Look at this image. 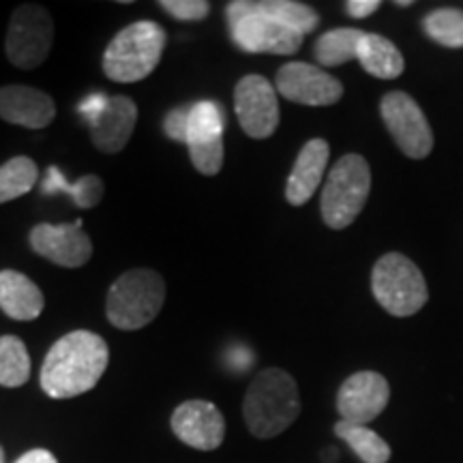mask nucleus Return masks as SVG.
<instances>
[{
	"label": "nucleus",
	"mask_w": 463,
	"mask_h": 463,
	"mask_svg": "<svg viewBox=\"0 0 463 463\" xmlns=\"http://www.w3.org/2000/svg\"><path fill=\"white\" fill-rule=\"evenodd\" d=\"M109 361L108 344L90 331H73L50 347L42 389L52 399H71L95 389Z\"/></svg>",
	"instance_id": "1"
},
{
	"label": "nucleus",
	"mask_w": 463,
	"mask_h": 463,
	"mask_svg": "<svg viewBox=\"0 0 463 463\" xmlns=\"http://www.w3.org/2000/svg\"><path fill=\"white\" fill-rule=\"evenodd\" d=\"M298 386L288 372L269 367L251 380L242 403V416L253 436L260 439L279 436L298 419Z\"/></svg>",
	"instance_id": "2"
},
{
	"label": "nucleus",
	"mask_w": 463,
	"mask_h": 463,
	"mask_svg": "<svg viewBox=\"0 0 463 463\" xmlns=\"http://www.w3.org/2000/svg\"><path fill=\"white\" fill-rule=\"evenodd\" d=\"M165 42V31L157 22H133L109 42L103 73L118 84L140 82L157 69Z\"/></svg>",
	"instance_id": "3"
},
{
	"label": "nucleus",
	"mask_w": 463,
	"mask_h": 463,
	"mask_svg": "<svg viewBox=\"0 0 463 463\" xmlns=\"http://www.w3.org/2000/svg\"><path fill=\"white\" fill-rule=\"evenodd\" d=\"M232 42L249 54H297L305 34L283 24L260 0H236L225 9Z\"/></svg>",
	"instance_id": "4"
},
{
	"label": "nucleus",
	"mask_w": 463,
	"mask_h": 463,
	"mask_svg": "<svg viewBox=\"0 0 463 463\" xmlns=\"http://www.w3.org/2000/svg\"><path fill=\"white\" fill-rule=\"evenodd\" d=\"M165 303V281L157 270L133 269L120 275L108 292V320L120 331H137L159 316Z\"/></svg>",
	"instance_id": "5"
},
{
	"label": "nucleus",
	"mask_w": 463,
	"mask_h": 463,
	"mask_svg": "<svg viewBox=\"0 0 463 463\" xmlns=\"http://www.w3.org/2000/svg\"><path fill=\"white\" fill-rule=\"evenodd\" d=\"M372 191V170L361 155H345L333 165L322 191V219L328 228L344 230L367 204Z\"/></svg>",
	"instance_id": "6"
},
{
	"label": "nucleus",
	"mask_w": 463,
	"mask_h": 463,
	"mask_svg": "<svg viewBox=\"0 0 463 463\" xmlns=\"http://www.w3.org/2000/svg\"><path fill=\"white\" fill-rule=\"evenodd\" d=\"M372 292L378 303L395 317L414 316L430 298L420 269L403 253H386L372 270Z\"/></svg>",
	"instance_id": "7"
},
{
	"label": "nucleus",
	"mask_w": 463,
	"mask_h": 463,
	"mask_svg": "<svg viewBox=\"0 0 463 463\" xmlns=\"http://www.w3.org/2000/svg\"><path fill=\"white\" fill-rule=\"evenodd\" d=\"M52 43H54V22L48 9L37 3H26L14 11L9 20L7 43H5L11 65L24 71L42 67Z\"/></svg>",
	"instance_id": "8"
},
{
	"label": "nucleus",
	"mask_w": 463,
	"mask_h": 463,
	"mask_svg": "<svg viewBox=\"0 0 463 463\" xmlns=\"http://www.w3.org/2000/svg\"><path fill=\"white\" fill-rule=\"evenodd\" d=\"M382 120L405 157L425 159L433 150V131L425 114L405 92H389L380 103Z\"/></svg>",
	"instance_id": "9"
},
{
	"label": "nucleus",
	"mask_w": 463,
	"mask_h": 463,
	"mask_svg": "<svg viewBox=\"0 0 463 463\" xmlns=\"http://www.w3.org/2000/svg\"><path fill=\"white\" fill-rule=\"evenodd\" d=\"M187 148L191 164L204 176H215L223 167V112L215 101H198L189 109Z\"/></svg>",
	"instance_id": "10"
},
{
	"label": "nucleus",
	"mask_w": 463,
	"mask_h": 463,
	"mask_svg": "<svg viewBox=\"0 0 463 463\" xmlns=\"http://www.w3.org/2000/svg\"><path fill=\"white\" fill-rule=\"evenodd\" d=\"M236 118L253 140H266L279 127V101L273 84L262 75H245L234 89Z\"/></svg>",
	"instance_id": "11"
},
{
	"label": "nucleus",
	"mask_w": 463,
	"mask_h": 463,
	"mask_svg": "<svg viewBox=\"0 0 463 463\" xmlns=\"http://www.w3.org/2000/svg\"><path fill=\"white\" fill-rule=\"evenodd\" d=\"M277 90L288 101L300 106H335L344 97V84L331 73L309 62H288L277 71Z\"/></svg>",
	"instance_id": "12"
},
{
	"label": "nucleus",
	"mask_w": 463,
	"mask_h": 463,
	"mask_svg": "<svg viewBox=\"0 0 463 463\" xmlns=\"http://www.w3.org/2000/svg\"><path fill=\"white\" fill-rule=\"evenodd\" d=\"M34 253L62 269H80L92 256V242L82 232V219L73 223H39L31 232Z\"/></svg>",
	"instance_id": "13"
},
{
	"label": "nucleus",
	"mask_w": 463,
	"mask_h": 463,
	"mask_svg": "<svg viewBox=\"0 0 463 463\" xmlns=\"http://www.w3.org/2000/svg\"><path fill=\"white\" fill-rule=\"evenodd\" d=\"M391 399V386L384 375L375 372H358L350 375L337 392V410L341 420L367 425L384 412Z\"/></svg>",
	"instance_id": "14"
},
{
	"label": "nucleus",
	"mask_w": 463,
	"mask_h": 463,
	"mask_svg": "<svg viewBox=\"0 0 463 463\" xmlns=\"http://www.w3.org/2000/svg\"><path fill=\"white\" fill-rule=\"evenodd\" d=\"M172 431L191 449L215 450L223 444L225 419L215 403L191 399L174 410Z\"/></svg>",
	"instance_id": "15"
},
{
	"label": "nucleus",
	"mask_w": 463,
	"mask_h": 463,
	"mask_svg": "<svg viewBox=\"0 0 463 463\" xmlns=\"http://www.w3.org/2000/svg\"><path fill=\"white\" fill-rule=\"evenodd\" d=\"M56 116V103L48 92L33 86H3L0 89V118L26 129H43Z\"/></svg>",
	"instance_id": "16"
},
{
	"label": "nucleus",
	"mask_w": 463,
	"mask_h": 463,
	"mask_svg": "<svg viewBox=\"0 0 463 463\" xmlns=\"http://www.w3.org/2000/svg\"><path fill=\"white\" fill-rule=\"evenodd\" d=\"M137 123V106L129 97H109L108 106L90 127V140L101 153L116 155L129 144Z\"/></svg>",
	"instance_id": "17"
},
{
	"label": "nucleus",
	"mask_w": 463,
	"mask_h": 463,
	"mask_svg": "<svg viewBox=\"0 0 463 463\" xmlns=\"http://www.w3.org/2000/svg\"><path fill=\"white\" fill-rule=\"evenodd\" d=\"M328 155H331V148H328L326 140H309L300 148L297 164H294L292 172H289L288 184H286V200L292 206H303L314 198V194L320 187L324 170H326Z\"/></svg>",
	"instance_id": "18"
},
{
	"label": "nucleus",
	"mask_w": 463,
	"mask_h": 463,
	"mask_svg": "<svg viewBox=\"0 0 463 463\" xmlns=\"http://www.w3.org/2000/svg\"><path fill=\"white\" fill-rule=\"evenodd\" d=\"M45 307L43 292L37 283L17 270H0V309L11 320L31 322L42 316Z\"/></svg>",
	"instance_id": "19"
},
{
	"label": "nucleus",
	"mask_w": 463,
	"mask_h": 463,
	"mask_svg": "<svg viewBox=\"0 0 463 463\" xmlns=\"http://www.w3.org/2000/svg\"><path fill=\"white\" fill-rule=\"evenodd\" d=\"M356 61L361 62L364 71L380 80H395L405 69L403 56L397 45L375 33H364L363 42L358 45Z\"/></svg>",
	"instance_id": "20"
},
{
	"label": "nucleus",
	"mask_w": 463,
	"mask_h": 463,
	"mask_svg": "<svg viewBox=\"0 0 463 463\" xmlns=\"http://www.w3.org/2000/svg\"><path fill=\"white\" fill-rule=\"evenodd\" d=\"M42 194H69L73 198L75 206L95 208L103 198V181L99 176H95V174H89V176L78 178L75 183H67L65 174L58 170L56 165H52L48 174H45V181L42 183Z\"/></svg>",
	"instance_id": "21"
},
{
	"label": "nucleus",
	"mask_w": 463,
	"mask_h": 463,
	"mask_svg": "<svg viewBox=\"0 0 463 463\" xmlns=\"http://www.w3.org/2000/svg\"><path fill=\"white\" fill-rule=\"evenodd\" d=\"M363 37L364 33L358 28H335V31L324 33L316 42V61L324 67L345 65L358 56V45Z\"/></svg>",
	"instance_id": "22"
},
{
	"label": "nucleus",
	"mask_w": 463,
	"mask_h": 463,
	"mask_svg": "<svg viewBox=\"0 0 463 463\" xmlns=\"http://www.w3.org/2000/svg\"><path fill=\"white\" fill-rule=\"evenodd\" d=\"M335 433H337V438L344 439L347 447L354 450V455L363 463H389L391 447L378 433L369 430L367 425L339 420L335 425Z\"/></svg>",
	"instance_id": "23"
},
{
	"label": "nucleus",
	"mask_w": 463,
	"mask_h": 463,
	"mask_svg": "<svg viewBox=\"0 0 463 463\" xmlns=\"http://www.w3.org/2000/svg\"><path fill=\"white\" fill-rule=\"evenodd\" d=\"M31 378V356L24 341L14 335L0 337V386L17 389L24 386Z\"/></svg>",
	"instance_id": "24"
},
{
	"label": "nucleus",
	"mask_w": 463,
	"mask_h": 463,
	"mask_svg": "<svg viewBox=\"0 0 463 463\" xmlns=\"http://www.w3.org/2000/svg\"><path fill=\"white\" fill-rule=\"evenodd\" d=\"M39 181V167L31 157H14L0 165V204L28 194Z\"/></svg>",
	"instance_id": "25"
},
{
	"label": "nucleus",
	"mask_w": 463,
	"mask_h": 463,
	"mask_svg": "<svg viewBox=\"0 0 463 463\" xmlns=\"http://www.w3.org/2000/svg\"><path fill=\"white\" fill-rule=\"evenodd\" d=\"M427 37L444 48H463V11L444 7L433 9L422 20Z\"/></svg>",
	"instance_id": "26"
},
{
	"label": "nucleus",
	"mask_w": 463,
	"mask_h": 463,
	"mask_svg": "<svg viewBox=\"0 0 463 463\" xmlns=\"http://www.w3.org/2000/svg\"><path fill=\"white\" fill-rule=\"evenodd\" d=\"M159 7L183 22H200L211 14V3L206 0H161Z\"/></svg>",
	"instance_id": "27"
},
{
	"label": "nucleus",
	"mask_w": 463,
	"mask_h": 463,
	"mask_svg": "<svg viewBox=\"0 0 463 463\" xmlns=\"http://www.w3.org/2000/svg\"><path fill=\"white\" fill-rule=\"evenodd\" d=\"M189 109H191V106L176 108V109H172V112L165 116L164 129H165V133H167V137H172L174 142H181V144L187 142Z\"/></svg>",
	"instance_id": "28"
},
{
	"label": "nucleus",
	"mask_w": 463,
	"mask_h": 463,
	"mask_svg": "<svg viewBox=\"0 0 463 463\" xmlns=\"http://www.w3.org/2000/svg\"><path fill=\"white\" fill-rule=\"evenodd\" d=\"M108 99L109 97H106V95H101V92H97V95H90V97H86V99L80 103V114L84 116L86 120H89V125L92 123V120L97 118V116H99L103 109H106V106H108Z\"/></svg>",
	"instance_id": "29"
},
{
	"label": "nucleus",
	"mask_w": 463,
	"mask_h": 463,
	"mask_svg": "<svg viewBox=\"0 0 463 463\" xmlns=\"http://www.w3.org/2000/svg\"><path fill=\"white\" fill-rule=\"evenodd\" d=\"M378 9H380V0H350V3H345L347 15L356 17V20L373 15Z\"/></svg>",
	"instance_id": "30"
},
{
	"label": "nucleus",
	"mask_w": 463,
	"mask_h": 463,
	"mask_svg": "<svg viewBox=\"0 0 463 463\" xmlns=\"http://www.w3.org/2000/svg\"><path fill=\"white\" fill-rule=\"evenodd\" d=\"M15 463H58L56 457L50 453V450L45 449H34V450H28L17 459Z\"/></svg>",
	"instance_id": "31"
},
{
	"label": "nucleus",
	"mask_w": 463,
	"mask_h": 463,
	"mask_svg": "<svg viewBox=\"0 0 463 463\" xmlns=\"http://www.w3.org/2000/svg\"><path fill=\"white\" fill-rule=\"evenodd\" d=\"M395 5L397 7H410L412 3H410V0H399V3H395Z\"/></svg>",
	"instance_id": "32"
},
{
	"label": "nucleus",
	"mask_w": 463,
	"mask_h": 463,
	"mask_svg": "<svg viewBox=\"0 0 463 463\" xmlns=\"http://www.w3.org/2000/svg\"><path fill=\"white\" fill-rule=\"evenodd\" d=\"M0 463H5V450L0 447Z\"/></svg>",
	"instance_id": "33"
}]
</instances>
